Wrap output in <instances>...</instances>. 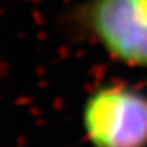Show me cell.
I'll return each instance as SVG.
<instances>
[{
    "label": "cell",
    "mask_w": 147,
    "mask_h": 147,
    "mask_svg": "<svg viewBox=\"0 0 147 147\" xmlns=\"http://www.w3.org/2000/svg\"><path fill=\"white\" fill-rule=\"evenodd\" d=\"M80 123L91 147H147V94L129 84H102L84 100Z\"/></svg>",
    "instance_id": "7a4b0ae2"
},
{
    "label": "cell",
    "mask_w": 147,
    "mask_h": 147,
    "mask_svg": "<svg viewBox=\"0 0 147 147\" xmlns=\"http://www.w3.org/2000/svg\"><path fill=\"white\" fill-rule=\"evenodd\" d=\"M72 16L109 57L147 69V0H86Z\"/></svg>",
    "instance_id": "6da1fadb"
}]
</instances>
